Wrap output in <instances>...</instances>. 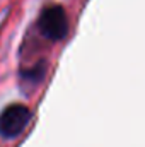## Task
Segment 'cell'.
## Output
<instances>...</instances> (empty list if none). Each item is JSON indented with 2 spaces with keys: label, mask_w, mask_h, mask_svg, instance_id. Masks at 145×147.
<instances>
[{
  "label": "cell",
  "mask_w": 145,
  "mask_h": 147,
  "mask_svg": "<svg viewBox=\"0 0 145 147\" xmlns=\"http://www.w3.org/2000/svg\"><path fill=\"white\" fill-rule=\"evenodd\" d=\"M38 28L41 34L48 38L50 41L63 39L68 33V17L63 7L60 5H50L46 7L38 21Z\"/></svg>",
  "instance_id": "cell-1"
},
{
  "label": "cell",
  "mask_w": 145,
  "mask_h": 147,
  "mask_svg": "<svg viewBox=\"0 0 145 147\" xmlns=\"http://www.w3.org/2000/svg\"><path fill=\"white\" fill-rule=\"evenodd\" d=\"M31 110L24 105H10L0 113V134L5 139L19 137L31 121Z\"/></svg>",
  "instance_id": "cell-2"
}]
</instances>
